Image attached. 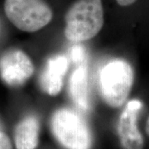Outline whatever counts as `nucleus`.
<instances>
[{"instance_id": "nucleus-11", "label": "nucleus", "mask_w": 149, "mask_h": 149, "mask_svg": "<svg viewBox=\"0 0 149 149\" xmlns=\"http://www.w3.org/2000/svg\"><path fill=\"white\" fill-rule=\"evenodd\" d=\"M0 149H13L10 139L2 130H0Z\"/></svg>"}, {"instance_id": "nucleus-7", "label": "nucleus", "mask_w": 149, "mask_h": 149, "mask_svg": "<svg viewBox=\"0 0 149 149\" xmlns=\"http://www.w3.org/2000/svg\"><path fill=\"white\" fill-rule=\"evenodd\" d=\"M68 65V59L64 56H56L48 60L39 78L41 88L45 93L56 96L61 92Z\"/></svg>"}, {"instance_id": "nucleus-3", "label": "nucleus", "mask_w": 149, "mask_h": 149, "mask_svg": "<svg viewBox=\"0 0 149 149\" xmlns=\"http://www.w3.org/2000/svg\"><path fill=\"white\" fill-rule=\"evenodd\" d=\"M55 139L65 149H91L93 139L87 123L78 113L70 109H59L51 119Z\"/></svg>"}, {"instance_id": "nucleus-6", "label": "nucleus", "mask_w": 149, "mask_h": 149, "mask_svg": "<svg viewBox=\"0 0 149 149\" xmlns=\"http://www.w3.org/2000/svg\"><path fill=\"white\" fill-rule=\"evenodd\" d=\"M142 107L143 104L140 100H133L127 103L120 115L118 133L124 149L143 148V138L137 125L138 116Z\"/></svg>"}, {"instance_id": "nucleus-10", "label": "nucleus", "mask_w": 149, "mask_h": 149, "mask_svg": "<svg viewBox=\"0 0 149 149\" xmlns=\"http://www.w3.org/2000/svg\"><path fill=\"white\" fill-rule=\"evenodd\" d=\"M70 56L74 62H75L76 64L81 65L85 58V49L80 45L74 46L70 52Z\"/></svg>"}, {"instance_id": "nucleus-13", "label": "nucleus", "mask_w": 149, "mask_h": 149, "mask_svg": "<svg viewBox=\"0 0 149 149\" xmlns=\"http://www.w3.org/2000/svg\"><path fill=\"white\" fill-rule=\"evenodd\" d=\"M146 133L149 136V116L148 118V120H147V123H146Z\"/></svg>"}, {"instance_id": "nucleus-9", "label": "nucleus", "mask_w": 149, "mask_h": 149, "mask_svg": "<svg viewBox=\"0 0 149 149\" xmlns=\"http://www.w3.org/2000/svg\"><path fill=\"white\" fill-rule=\"evenodd\" d=\"M40 123L34 115L26 116L17 124L14 130L16 149H36L39 142Z\"/></svg>"}, {"instance_id": "nucleus-1", "label": "nucleus", "mask_w": 149, "mask_h": 149, "mask_svg": "<svg viewBox=\"0 0 149 149\" xmlns=\"http://www.w3.org/2000/svg\"><path fill=\"white\" fill-rule=\"evenodd\" d=\"M65 36L73 42L88 41L100 32L104 25L101 0H77L65 14Z\"/></svg>"}, {"instance_id": "nucleus-12", "label": "nucleus", "mask_w": 149, "mask_h": 149, "mask_svg": "<svg viewBox=\"0 0 149 149\" xmlns=\"http://www.w3.org/2000/svg\"><path fill=\"white\" fill-rule=\"evenodd\" d=\"M117 3L121 6H129L135 3L137 0H116Z\"/></svg>"}, {"instance_id": "nucleus-14", "label": "nucleus", "mask_w": 149, "mask_h": 149, "mask_svg": "<svg viewBox=\"0 0 149 149\" xmlns=\"http://www.w3.org/2000/svg\"><path fill=\"white\" fill-rule=\"evenodd\" d=\"M0 130H2V129H1V126H0Z\"/></svg>"}, {"instance_id": "nucleus-4", "label": "nucleus", "mask_w": 149, "mask_h": 149, "mask_svg": "<svg viewBox=\"0 0 149 149\" xmlns=\"http://www.w3.org/2000/svg\"><path fill=\"white\" fill-rule=\"evenodd\" d=\"M4 12L17 28L27 32L41 30L53 17L51 8L42 0H5Z\"/></svg>"}, {"instance_id": "nucleus-5", "label": "nucleus", "mask_w": 149, "mask_h": 149, "mask_svg": "<svg viewBox=\"0 0 149 149\" xmlns=\"http://www.w3.org/2000/svg\"><path fill=\"white\" fill-rule=\"evenodd\" d=\"M34 72L29 56L20 50H10L0 57V77L12 87L21 86Z\"/></svg>"}, {"instance_id": "nucleus-2", "label": "nucleus", "mask_w": 149, "mask_h": 149, "mask_svg": "<svg viewBox=\"0 0 149 149\" xmlns=\"http://www.w3.org/2000/svg\"><path fill=\"white\" fill-rule=\"evenodd\" d=\"M133 70L122 59L107 62L99 72V89L103 100L113 108L122 106L128 99L133 83Z\"/></svg>"}, {"instance_id": "nucleus-8", "label": "nucleus", "mask_w": 149, "mask_h": 149, "mask_svg": "<svg viewBox=\"0 0 149 149\" xmlns=\"http://www.w3.org/2000/svg\"><path fill=\"white\" fill-rule=\"evenodd\" d=\"M69 94L74 105L80 110L88 112L91 102L88 92V74L84 65H80L72 73L69 81Z\"/></svg>"}]
</instances>
